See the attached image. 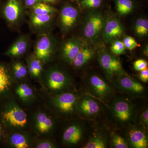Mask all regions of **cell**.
<instances>
[{"mask_svg":"<svg viewBox=\"0 0 148 148\" xmlns=\"http://www.w3.org/2000/svg\"><path fill=\"white\" fill-rule=\"evenodd\" d=\"M0 120L6 130L22 129L28 123L25 112L16 103L8 99L0 104Z\"/></svg>","mask_w":148,"mask_h":148,"instance_id":"6da1fadb","label":"cell"},{"mask_svg":"<svg viewBox=\"0 0 148 148\" xmlns=\"http://www.w3.org/2000/svg\"><path fill=\"white\" fill-rule=\"evenodd\" d=\"M111 114L119 125L129 124L134 116V108L132 102L127 98H119L114 100L111 108Z\"/></svg>","mask_w":148,"mask_h":148,"instance_id":"7a4b0ae2","label":"cell"},{"mask_svg":"<svg viewBox=\"0 0 148 148\" xmlns=\"http://www.w3.org/2000/svg\"><path fill=\"white\" fill-rule=\"evenodd\" d=\"M78 101V97L75 94L63 92L52 98L51 104L58 113L68 116L72 115L77 111Z\"/></svg>","mask_w":148,"mask_h":148,"instance_id":"3957f363","label":"cell"},{"mask_svg":"<svg viewBox=\"0 0 148 148\" xmlns=\"http://www.w3.org/2000/svg\"><path fill=\"white\" fill-rule=\"evenodd\" d=\"M45 83L51 92H63L71 84V79L68 75L58 68H51L45 74Z\"/></svg>","mask_w":148,"mask_h":148,"instance_id":"277c9868","label":"cell"},{"mask_svg":"<svg viewBox=\"0 0 148 148\" xmlns=\"http://www.w3.org/2000/svg\"><path fill=\"white\" fill-rule=\"evenodd\" d=\"M24 14L18 0H8L0 10V16L12 27L17 26L21 22Z\"/></svg>","mask_w":148,"mask_h":148,"instance_id":"5b68a950","label":"cell"},{"mask_svg":"<svg viewBox=\"0 0 148 148\" xmlns=\"http://www.w3.org/2000/svg\"><path fill=\"white\" fill-rule=\"evenodd\" d=\"M54 43L52 37L48 34H43L38 37L35 46L34 55L37 58L47 63L50 60L54 51Z\"/></svg>","mask_w":148,"mask_h":148,"instance_id":"8992f818","label":"cell"},{"mask_svg":"<svg viewBox=\"0 0 148 148\" xmlns=\"http://www.w3.org/2000/svg\"><path fill=\"white\" fill-rule=\"evenodd\" d=\"M100 66L110 79L114 76L123 74L120 61L108 53H102L99 58Z\"/></svg>","mask_w":148,"mask_h":148,"instance_id":"52a82bcc","label":"cell"},{"mask_svg":"<svg viewBox=\"0 0 148 148\" xmlns=\"http://www.w3.org/2000/svg\"><path fill=\"white\" fill-rule=\"evenodd\" d=\"M88 84L93 95L100 100H107L113 94V90L105 80L96 75H92L89 77Z\"/></svg>","mask_w":148,"mask_h":148,"instance_id":"ba28073f","label":"cell"},{"mask_svg":"<svg viewBox=\"0 0 148 148\" xmlns=\"http://www.w3.org/2000/svg\"><path fill=\"white\" fill-rule=\"evenodd\" d=\"M11 69L5 63H0V104L8 99L13 83Z\"/></svg>","mask_w":148,"mask_h":148,"instance_id":"9c48e42d","label":"cell"},{"mask_svg":"<svg viewBox=\"0 0 148 148\" xmlns=\"http://www.w3.org/2000/svg\"><path fill=\"white\" fill-rule=\"evenodd\" d=\"M119 76L121 77L116 83L119 89L132 95H140L144 92V86L138 81L127 76Z\"/></svg>","mask_w":148,"mask_h":148,"instance_id":"30bf717a","label":"cell"},{"mask_svg":"<svg viewBox=\"0 0 148 148\" xmlns=\"http://www.w3.org/2000/svg\"><path fill=\"white\" fill-rule=\"evenodd\" d=\"M103 18L99 14L89 16L84 29V34L88 39H92L98 36L103 28Z\"/></svg>","mask_w":148,"mask_h":148,"instance_id":"8fae6325","label":"cell"},{"mask_svg":"<svg viewBox=\"0 0 148 148\" xmlns=\"http://www.w3.org/2000/svg\"><path fill=\"white\" fill-rule=\"evenodd\" d=\"M127 142L133 148H146L148 145V138L145 132L140 127H130L127 133Z\"/></svg>","mask_w":148,"mask_h":148,"instance_id":"7c38bea8","label":"cell"},{"mask_svg":"<svg viewBox=\"0 0 148 148\" xmlns=\"http://www.w3.org/2000/svg\"><path fill=\"white\" fill-rule=\"evenodd\" d=\"M77 110L84 116L92 117L96 115L100 112V107L94 98L86 96L79 101Z\"/></svg>","mask_w":148,"mask_h":148,"instance_id":"4fadbf2b","label":"cell"},{"mask_svg":"<svg viewBox=\"0 0 148 148\" xmlns=\"http://www.w3.org/2000/svg\"><path fill=\"white\" fill-rule=\"evenodd\" d=\"M78 16L76 9L71 6H66L61 10L60 21L61 27L64 31L72 29L76 24Z\"/></svg>","mask_w":148,"mask_h":148,"instance_id":"5bb4252c","label":"cell"},{"mask_svg":"<svg viewBox=\"0 0 148 148\" xmlns=\"http://www.w3.org/2000/svg\"><path fill=\"white\" fill-rule=\"evenodd\" d=\"M34 124L37 132L46 134L53 130L54 123L52 119L45 113L39 112L34 117Z\"/></svg>","mask_w":148,"mask_h":148,"instance_id":"9a60e30c","label":"cell"},{"mask_svg":"<svg viewBox=\"0 0 148 148\" xmlns=\"http://www.w3.org/2000/svg\"><path fill=\"white\" fill-rule=\"evenodd\" d=\"M29 40L26 36H21L13 43L5 53L10 57H17L24 55L29 47Z\"/></svg>","mask_w":148,"mask_h":148,"instance_id":"2e32d148","label":"cell"},{"mask_svg":"<svg viewBox=\"0 0 148 148\" xmlns=\"http://www.w3.org/2000/svg\"><path fill=\"white\" fill-rule=\"evenodd\" d=\"M81 48V44L78 40L74 39L69 40L64 43L63 47V58L66 62L71 64Z\"/></svg>","mask_w":148,"mask_h":148,"instance_id":"e0dca14e","label":"cell"},{"mask_svg":"<svg viewBox=\"0 0 148 148\" xmlns=\"http://www.w3.org/2000/svg\"><path fill=\"white\" fill-rule=\"evenodd\" d=\"M82 134V130L79 125L72 124L64 131L63 135V141L68 145H76L81 140Z\"/></svg>","mask_w":148,"mask_h":148,"instance_id":"ac0fdd59","label":"cell"},{"mask_svg":"<svg viewBox=\"0 0 148 148\" xmlns=\"http://www.w3.org/2000/svg\"><path fill=\"white\" fill-rule=\"evenodd\" d=\"M124 29L120 22L112 19L106 23L104 29V37L108 40L115 39L123 34Z\"/></svg>","mask_w":148,"mask_h":148,"instance_id":"d6986e66","label":"cell"},{"mask_svg":"<svg viewBox=\"0 0 148 148\" xmlns=\"http://www.w3.org/2000/svg\"><path fill=\"white\" fill-rule=\"evenodd\" d=\"M5 143L15 148H28L30 142L27 136L21 132H15L7 135Z\"/></svg>","mask_w":148,"mask_h":148,"instance_id":"ffe728a7","label":"cell"},{"mask_svg":"<svg viewBox=\"0 0 148 148\" xmlns=\"http://www.w3.org/2000/svg\"><path fill=\"white\" fill-rule=\"evenodd\" d=\"M93 56L94 52L90 48L88 47H82L71 64L76 68H81L88 63L92 59Z\"/></svg>","mask_w":148,"mask_h":148,"instance_id":"44dd1931","label":"cell"},{"mask_svg":"<svg viewBox=\"0 0 148 148\" xmlns=\"http://www.w3.org/2000/svg\"><path fill=\"white\" fill-rule=\"evenodd\" d=\"M53 14L36 15L32 14L30 24L33 29L40 30L48 27L52 21Z\"/></svg>","mask_w":148,"mask_h":148,"instance_id":"7402d4cb","label":"cell"},{"mask_svg":"<svg viewBox=\"0 0 148 148\" xmlns=\"http://www.w3.org/2000/svg\"><path fill=\"white\" fill-rule=\"evenodd\" d=\"M43 63L35 55L30 56L27 61L28 73L33 77L36 78L39 77L42 73Z\"/></svg>","mask_w":148,"mask_h":148,"instance_id":"603a6c76","label":"cell"},{"mask_svg":"<svg viewBox=\"0 0 148 148\" xmlns=\"http://www.w3.org/2000/svg\"><path fill=\"white\" fill-rule=\"evenodd\" d=\"M32 14L36 15L54 14L57 10L53 7L43 3H38L32 7Z\"/></svg>","mask_w":148,"mask_h":148,"instance_id":"cb8c5ba5","label":"cell"},{"mask_svg":"<svg viewBox=\"0 0 148 148\" xmlns=\"http://www.w3.org/2000/svg\"><path fill=\"white\" fill-rule=\"evenodd\" d=\"M16 95L24 102H28L32 100L34 96V90L27 84L18 85L16 89Z\"/></svg>","mask_w":148,"mask_h":148,"instance_id":"d4e9b609","label":"cell"},{"mask_svg":"<svg viewBox=\"0 0 148 148\" xmlns=\"http://www.w3.org/2000/svg\"><path fill=\"white\" fill-rule=\"evenodd\" d=\"M11 71L12 75L16 79H23L28 73L27 67L21 62L17 61L12 64Z\"/></svg>","mask_w":148,"mask_h":148,"instance_id":"484cf974","label":"cell"},{"mask_svg":"<svg viewBox=\"0 0 148 148\" xmlns=\"http://www.w3.org/2000/svg\"><path fill=\"white\" fill-rule=\"evenodd\" d=\"M117 10L121 15H126L132 11L133 5L131 0H117Z\"/></svg>","mask_w":148,"mask_h":148,"instance_id":"4316f807","label":"cell"},{"mask_svg":"<svg viewBox=\"0 0 148 148\" xmlns=\"http://www.w3.org/2000/svg\"><path fill=\"white\" fill-rule=\"evenodd\" d=\"M107 147L106 143L102 137L94 135L90 138L84 148H105Z\"/></svg>","mask_w":148,"mask_h":148,"instance_id":"83f0119b","label":"cell"},{"mask_svg":"<svg viewBox=\"0 0 148 148\" xmlns=\"http://www.w3.org/2000/svg\"><path fill=\"white\" fill-rule=\"evenodd\" d=\"M135 32L140 36H146L148 33V21L145 18H139L135 23Z\"/></svg>","mask_w":148,"mask_h":148,"instance_id":"f1b7e54d","label":"cell"},{"mask_svg":"<svg viewBox=\"0 0 148 148\" xmlns=\"http://www.w3.org/2000/svg\"><path fill=\"white\" fill-rule=\"evenodd\" d=\"M112 145L114 148H127L129 145L127 141L120 135L113 133L111 136Z\"/></svg>","mask_w":148,"mask_h":148,"instance_id":"f546056e","label":"cell"},{"mask_svg":"<svg viewBox=\"0 0 148 148\" xmlns=\"http://www.w3.org/2000/svg\"><path fill=\"white\" fill-rule=\"evenodd\" d=\"M125 49L123 42L119 40L114 42L111 47L112 52L116 55H121L124 53Z\"/></svg>","mask_w":148,"mask_h":148,"instance_id":"4dcf8cb0","label":"cell"},{"mask_svg":"<svg viewBox=\"0 0 148 148\" xmlns=\"http://www.w3.org/2000/svg\"><path fill=\"white\" fill-rule=\"evenodd\" d=\"M123 42L125 48L130 50L135 49L138 46V43L132 37H125L124 38Z\"/></svg>","mask_w":148,"mask_h":148,"instance_id":"1f68e13d","label":"cell"},{"mask_svg":"<svg viewBox=\"0 0 148 148\" xmlns=\"http://www.w3.org/2000/svg\"><path fill=\"white\" fill-rule=\"evenodd\" d=\"M102 0H83L82 4L88 8H96L101 5Z\"/></svg>","mask_w":148,"mask_h":148,"instance_id":"d6a6232c","label":"cell"},{"mask_svg":"<svg viewBox=\"0 0 148 148\" xmlns=\"http://www.w3.org/2000/svg\"><path fill=\"white\" fill-rule=\"evenodd\" d=\"M133 67L136 71H141L147 68L148 63L144 59H138L134 62Z\"/></svg>","mask_w":148,"mask_h":148,"instance_id":"836d02e7","label":"cell"},{"mask_svg":"<svg viewBox=\"0 0 148 148\" xmlns=\"http://www.w3.org/2000/svg\"><path fill=\"white\" fill-rule=\"evenodd\" d=\"M6 129L0 120V145L5 143L7 135Z\"/></svg>","mask_w":148,"mask_h":148,"instance_id":"e575fe53","label":"cell"},{"mask_svg":"<svg viewBox=\"0 0 148 148\" xmlns=\"http://www.w3.org/2000/svg\"><path fill=\"white\" fill-rule=\"evenodd\" d=\"M55 145L50 141H42L37 143L36 147L37 148H53L55 147Z\"/></svg>","mask_w":148,"mask_h":148,"instance_id":"d590c367","label":"cell"},{"mask_svg":"<svg viewBox=\"0 0 148 148\" xmlns=\"http://www.w3.org/2000/svg\"><path fill=\"white\" fill-rule=\"evenodd\" d=\"M139 77L143 82L147 83L148 81V70L147 68L140 71Z\"/></svg>","mask_w":148,"mask_h":148,"instance_id":"8d00e7d4","label":"cell"},{"mask_svg":"<svg viewBox=\"0 0 148 148\" xmlns=\"http://www.w3.org/2000/svg\"><path fill=\"white\" fill-rule=\"evenodd\" d=\"M141 119L143 124L146 126L148 127V111L147 109H146L143 112L141 116Z\"/></svg>","mask_w":148,"mask_h":148,"instance_id":"74e56055","label":"cell"},{"mask_svg":"<svg viewBox=\"0 0 148 148\" xmlns=\"http://www.w3.org/2000/svg\"><path fill=\"white\" fill-rule=\"evenodd\" d=\"M40 0H25V5L27 7L32 8L36 4L39 2Z\"/></svg>","mask_w":148,"mask_h":148,"instance_id":"f35d334b","label":"cell"},{"mask_svg":"<svg viewBox=\"0 0 148 148\" xmlns=\"http://www.w3.org/2000/svg\"><path fill=\"white\" fill-rule=\"evenodd\" d=\"M44 2L46 3H50V2H53L55 1H57V0H42Z\"/></svg>","mask_w":148,"mask_h":148,"instance_id":"ab89813d","label":"cell"}]
</instances>
